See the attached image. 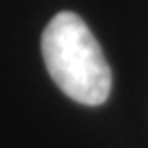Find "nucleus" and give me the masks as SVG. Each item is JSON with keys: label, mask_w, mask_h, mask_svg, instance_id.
I'll list each match as a JSON object with an SVG mask.
<instances>
[{"label": "nucleus", "mask_w": 148, "mask_h": 148, "mask_svg": "<svg viewBox=\"0 0 148 148\" xmlns=\"http://www.w3.org/2000/svg\"><path fill=\"white\" fill-rule=\"evenodd\" d=\"M40 48L51 80L66 97L87 106H99L108 99L112 70L80 15L59 12L44 29Z\"/></svg>", "instance_id": "obj_1"}]
</instances>
